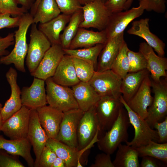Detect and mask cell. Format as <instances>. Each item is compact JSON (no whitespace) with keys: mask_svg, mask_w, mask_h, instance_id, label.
I'll return each instance as SVG.
<instances>
[{"mask_svg":"<svg viewBox=\"0 0 167 167\" xmlns=\"http://www.w3.org/2000/svg\"><path fill=\"white\" fill-rule=\"evenodd\" d=\"M120 100L126 110L130 124L135 130V135L133 139L127 141L126 144L134 148L148 144L151 140L158 142L159 136L157 131L152 129L145 119L141 118L132 110L123 99L122 95Z\"/></svg>","mask_w":167,"mask_h":167,"instance_id":"cell-4","label":"cell"},{"mask_svg":"<svg viewBox=\"0 0 167 167\" xmlns=\"http://www.w3.org/2000/svg\"><path fill=\"white\" fill-rule=\"evenodd\" d=\"M128 49L127 44L125 42L110 69L122 79L128 73L129 62L127 53Z\"/></svg>","mask_w":167,"mask_h":167,"instance_id":"cell-35","label":"cell"},{"mask_svg":"<svg viewBox=\"0 0 167 167\" xmlns=\"http://www.w3.org/2000/svg\"><path fill=\"white\" fill-rule=\"evenodd\" d=\"M46 145L54 152L57 157L65 161L66 167H77L83 155L76 148L70 147L56 139L49 138Z\"/></svg>","mask_w":167,"mask_h":167,"instance_id":"cell-28","label":"cell"},{"mask_svg":"<svg viewBox=\"0 0 167 167\" xmlns=\"http://www.w3.org/2000/svg\"><path fill=\"white\" fill-rule=\"evenodd\" d=\"M149 19H141L134 21L131 27L127 31L130 35L138 36L144 40L146 43L157 53L158 55L164 57L165 44L149 29Z\"/></svg>","mask_w":167,"mask_h":167,"instance_id":"cell-18","label":"cell"},{"mask_svg":"<svg viewBox=\"0 0 167 167\" xmlns=\"http://www.w3.org/2000/svg\"><path fill=\"white\" fill-rule=\"evenodd\" d=\"M45 81L34 77L30 87H24L21 90L22 106L30 109H36L47 104Z\"/></svg>","mask_w":167,"mask_h":167,"instance_id":"cell-16","label":"cell"},{"mask_svg":"<svg viewBox=\"0 0 167 167\" xmlns=\"http://www.w3.org/2000/svg\"><path fill=\"white\" fill-rule=\"evenodd\" d=\"M140 167H159L165 165L161 163L160 160L154 157L146 156L142 157Z\"/></svg>","mask_w":167,"mask_h":167,"instance_id":"cell-48","label":"cell"},{"mask_svg":"<svg viewBox=\"0 0 167 167\" xmlns=\"http://www.w3.org/2000/svg\"><path fill=\"white\" fill-rule=\"evenodd\" d=\"M33 23V17L30 13H25L21 16L18 28L14 33V48L8 54L1 57L0 64H13L18 71L26 72L24 62L28 49L26 35L29 28Z\"/></svg>","mask_w":167,"mask_h":167,"instance_id":"cell-1","label":"cell"},{"mask_svg":"<svg viewBox=\"0 0 167 167\" xmlns=\"http://www.w3.org/2000/svg\"><path fill=\"white\" fill-rule=\"evenodd\" d=\"M123 107L120 108L118 117L112 126L97 142L100 150L110 155L120 143L128 141V129L131 124L127 112Z\"/></svg>","mask_w":167,"mask_h":167,"instance_id":"cell-2","label":"cell"},{"mask_svg":"<svg viewBox=\"0 0 167 167\" xmlns=\"http://www.w3.org/2000/svg\"><path fill=\"white\" fill-rule=\"evenodd\" d=\"M36 110L40 123L48 138L55 139L59 131L64 113L46 105Z\"/></svg>","mask_w":167,"mask_h":167,"instance_id":"cell-21","label":"cell"},{"mask_svg":"<svg viewBox=\"0 0 167 167\" xmlns=\"http://www.w3.org/2000/svg\"><path fill=\"white\" fill-rule=\"evenodd\" d=\"M104 44H97L92 47L71 49H63L65 54L93 64L96 70L99 55Z\"/></svg>","mask_w":167,"mask_h":167,"instance_id":"cell-33","label":"cell"},{"mask_svg":"<svg viewBox=\"0 0 167 167\" xmlns=\"http://www.w3.org/2000/svg\"><path fill=\"white\" fill-rule=\"evenodd\" d=\"M16 0H0V12L16 16H20L27 13L21 7H19Z\"/></svg>","mask_w":167,"mask_h":167,"instance_id":"cell-38","label":"cell"},{"mask_svg":"<svg viewBox=\"0 0 167 167\" xmlns=\"http://www.w3.org/2000/svg\"><path fill=\"white\" fill-rule=\"evenodd\" d=\"M57 157L54 152L46 145L41 154L37 167H51Z\"/></svg>","mask_w":167,"mask_h":167,"instance_id":"cell-42","label":"cell"},{"mask_svg":"<svg viewBox=\"0 0 167 167\" xmlns=\"http://www.w3.org/2000/svg\"><path fill=\"white\" fill-rule=\"evenodd\" d=\"M119 98L112 96H101L95 105L100 131L109 130L117 120L120 109L123 106Z\"/></svg>","mask_w":167,"mask_h":167,"instance_id":"cell-8","label":"cell"},{"mask_svg":"<svg viewBox=\"0 0 167 167\" xmlns=\"http://www.w3.org/2000/svg\"><path fill=\"white\" fill-rule=\"evenodd\" d=\"M139 156H149L157 159L167 164V143H159L153 140L150 141L145 145L135 148Z\"/></svg>","mask_w":167,"mask_h":167,"instance_id":"cell-34","label":"cell"},{"mask_svg":"<svg viewBox=\"0 0 167 167\" xmlns=\"http://www.w3.org/2000/svg\"><path fill=\"white\" fill-rule=\"evenodd\" d=\"M122 79L111 69L95 71L88 82L101 97L112 96L119 97L121 95L120 86Z\"/></svg>","mask_w":167,"mask_h":167,"instance_id":"cell-9","label":"cell"},{"mask_svg":"<svg viewBox=\"0 0 167 167\" xmlns=\"http://www.w3.org/2000/svg\"><path fill=\"white\" fill-rule=\"evenodd\" d=\"M139 51L144 56L147 63V69L150 74V78L158 81L161 77H167V58L157 55L153 49L146 42L140 43Z\"/></svg>","mask_w":167,"mask_h":167,"instance_id":"cell-19","label":"cell"},{"mask_svg":"<svg viewBox=\"0 0 167 167\" xmlns=\"http://www.w3.org/2000/svg\"><path fill=\"white\" fill-rule=\"evenodd\" d=\"M47 104L63 112L78 109L71 88L55 83L52 78L45 80Z\"/></svg>","mask_w":167,"mask_h":167,"instance_id":"cell-3","label":"cell"},{"mask_svg":"<svg viewBox=\"0 0 167 167\" xmlns=\"http://www.w3.org/2000/svg\"><path fill=\"white\" fill-rule=\"evenodd\" d=\"M125 42L124 32L108 39L99 55L96 71L101 72L110 69L114 61Z\"/></svg>","mask_w":167,"mask_h":167,"instance_id":"cell-20","label":"cell"},{"mask_svg":"<svg viewBox=\"0 0 167 167\" xmlns=\"http://www.w3.org/2000/svg\"><path fill=\"white\" fill-rule=\"evenodd\" d=\"M27 138L32 147L35 156L34 167H37L41 154L49 138L40 123L36 109H30Z\"/></svg>","mask_w":167,"mask_h":167,"instance_id":"cell-15","label":"cell"},{"mask_svg":"<svg viewBox=\"0 0 167 167\" xmlns=\"http://www.w3.org/2000/svg\"><path fill=\"white\" fill-rule=\"evenodd\" d=\"M94 0H78L81 5H84L87 3L93 1Z\"/></svg>","mask_w":167,"mask_h":167,"instance_id":"cell-54","label":"cell"},{"mask_svg":"<svg viewBox=\"0 0 167 167\" xmlns=\"http://www.w3.org/2000/svg\"><path fill=\"white\" fill-rule=\"evenodd\" d=\"M102 2H103L104 3H105L108 0H101Z\"/></svg>","mask_w":167,"mask_h":167,"instance_id":"cell-55","label":"cell"},{"mask_svg":"<svg viewBox=\"0 0 167 167\" xmlns=\"http://www.w3.org/2000/svg\"><path fill=\"white\" fill-rule=\"evenodd\" d=\"M83 20L79 28H92L99 31L105 29L111 13L101 0H94L82 6Z\"/></svg>","mask_w":167,"mask_h":167,"instance_id":"cell-7","label":"cell"},{"mask_svg":"<svg viewBox=\"0 0 167 167\" xmlns=\"http://www.w3.org/2000/svg\"><path fill=\"white\" fill-rule=\"evenodd\" d=\"M83 20L82 9L73 14L71 17L67 26L60 35V44L63 49H68L71 43L76 35L79 26Z\"/></svg>","mask_w":167,"mask_h":167,"instance_id":"cell-32","label":"cell"},{"mask_svg":"<svg viewBox=\"0 0 167 167\" xmlns=\"http://www.w3.org/2000/svg\"><path fill=\"white\" fill-rule=\"evenodd\" d=\"M149 72L147 69L134 73H128L122 79L120 92L127 103L138 91L145 78Z\"/></svg>","mask_w":167,"mask_h":167,"instance_id":"cell-29","label":"cell"},{"mask_svg":"<svg viewBox=\"0 0 167 167\" xmlns=\"http://www.w3.org/2000/svg\"><path fill=\"white\" fill-rule=\"evenodd\" d=\"M107 39L105 30L95 32L79 28L68 49L88 48L97 44H104Z\"/></svg>","mask_w":167,"mask_h":167,"instance_id":"cell-26","label":"cell"},{"mask_svg":"<svg viewBox=\"0 0 167 167\" xmlns=\"http://www.w3.org/2000/svg\"><path fill=\"white\" fill-rule=\"evenodd\" d=\"M51 167H66V165L65 161L62 159L57 156Z\"/></svg>","mask_w":167,"mask_h":167,"instance_id":"cell-50","label":"cell"},{"mask_svg":"<svg viewBox=\"0 0 167 167\" xmlns=\"http://www.w3.org/2000/svg\"><path fill=\"white\" fill-rule=\"evenodd\" d=\"M61 12L64 14L71 15L82 9V6L78 0H55Z\"/></svg>","mask_w":167,"mask_h":167,"instance_id":"cell-39","label":"cell"},{"mask_svg":"<svg viewBox=\"0 0 167 167\" xmlns=\"http://www.w3.org/2000/svg\"><path fill=\"white\" fill-rule=\"evenodd\" d=\"M150 79L154 96L152 104L148 109L145 120L152 128L155 123L160 122L167 116V79L166 77L158 81Z\"/></svg>","mask_w":167,"mask_h":167,"instance_id":"cell-5","label":"cell"},{"mask_svg":"<svg viewBox=\"0 0 167 167\" xmlns=\"http://www.w3.org/2000/svg\"><path fill=\"white\" fill-rule=\"evenodd\" d=\"M72 59L76 73L80 81L88 82L96 71L94 65L89 62L77 58L72 57Z\"/></svg>","mask_w":167,"mask_h":167,"instance_id":"cell-36","label":"cell"},{"mask_svg":"<svg viewBox=\"0 0 167 167\" xmlns=\"http://www.w3.org/2000/svg\"><path fill=\"white\" fill-rule=\"evenodd\" d=\"M71 87L79 108L84 112L94 106L101 97L88 82L80 81Z\"/></svg>","mask_w":167,"mask_h":167,"instance_id":"cell-25","label":"cell"},{"mask_svg":"<svg viewBox=\"0 0 167 167\" xmlns=\"http://www.w3.org/2000/svg\"><path fill=\"white\" fill-rule=\"evenodd\" d=\"M115 159L114 167H139V155L135 148L120 143L118 146Z\"/></svg>","mask_w":167,"mask_h":167,"instance_id":"cell-30","label":"cell"},{"mask_svg":"<svg viewBox=\"0 0 167 167\" xmlns=\"http://www.w3.org/2000/svg\"><path fill=\"white\" fill-rule=\"evenodd\" d=\"M110 155L105 152L97 154L95 157L94 162L90 167H114Z\"/></svg>","mask_w":167,"mask_h":167,"instance_id":"cell-44","label":"cell"},{"mask_svg":"<svg viewBox=\"0 0 167 167\" xmlns=\"http://www.w3.org/2000/svg\"><path fill=\"white\" fill-rule=\"evenodd\" d=\"M51 78L56 83L69 87H72L80 81L76 75L72 57L66 54L62 58Z\"/></svg>","mask_w":167,"mask_h":167,"instance_id":"cell-24","label":"cell"},{"mask_svg":"<svg viewBox=\"0 0 167 167\" xmlns=\"http://www.w3.org/2000/svg\"><path fill=\"white\" fill-rule=\"evenodd\" d=\"M63 113L59 131L55 139L70 147L77 148L78 126L84 112L78 108Z\"/></svg>","mask_w":167,"mask_h":167,"instance_id":"cell-11","label":"cell"},{"mask_svg":"<svg viewBox=\"0 0 167 167\" xmlns=\"http://www.w3.org/2000/svg\"><path fill=\"white\" fill-rule=\"evenodd\" d=\"M65 54L63 49L60 44L52 45L36 69L30 73L31 75L45 81L52 77Z\"/></svg>","mask_w":167,"mask_h":167,"instance_id":"cell-13","label":"cell"},{"mask_svg":"<svg viewBox=\"0 0 167 167\" xmlns=\"http://www.w3.org/2000/svg\"><path fill=\"white\" fill-rule=\"evenodd\" d=\"M17 76L16 71L12 67L10 68L6 74V79L11 88V94L2 109L3 122L19 110L22 106L21 90L17 83Z\"/></svg>","mask_w":167,"mask_h":167,"instance_id":"cell-17","label":"cell"},{"mask_svg":"<svg viewBox=\"0 0 167 167\" xmlns=\"http://www.w3.org/2000/svg\"><path fill=\"white\" fill-rule=\"evenodd\" d=\"M157 130L159 136L158 142L159 143H165L167 142V117H166L162 122L155 123L153 128Z\"/></svg>","mask_w":167,"mask_h":167,"instance_id":"cell-45","label":"cell"},{"mask_svg":"<svg viewBox=\"0 0 167 167\" xmlns=\"http://www.w3.org/2000/svg\"><path fill=\"white\" fill-rule=\"evenodd\" d=\"M9 14L0 12V30L4 28H12L18 27L21 16L12 17Z\"/></svg>","mask_w":167,"mask_h":167,"instance_id":"cell-43","label":"cell"},{"mask_svg":"<svg viewBox=\"0 0 167 167\" xmlns=\"http://www.w3.org/2000/svg\"><path fill=\"white\" fill-rule=\"evenodd\" d=\"M41 0H35V1L32 6L30 9V14L32 17L34 15L38 5Z\"/></svg>","mask_w":167,"mask_h":167,"instance_id":"cell-51","label":"cell"},{"mask_svg":"<svg viewBox=\"0 0 167 167\" xmlns=\"http://www.w3.org/2000/svg\"><path fill=\"white\" fill-rule=\"evenodd\" d=\"M134 0H127L126 2L124 7V10H128L131 7Z\"/></svg>","mask_w":167,"mask_h":167,"instance_id":"cell-52","label":"cell"},{"mask_svg":"<svg viewBox=\"0 0 167 167\" xmlns=\"http://www.w3.org/2000/svg\"><path fill=\"white\" fill-rule=\"evenodd\" d=\"M31 147L27 138L8 140L0 135V149L10 154L21 156L29 167H33L34 161L31 154Z\"/></svg>","mask_w":167,"mask_h":167,"instance_id":"cell-23","label":"cell"},{"mask_svg":"<svg viewBox=\"0 0 167 167\" xmlns=\"http://www.w3.org/2000/svg\"><path fill=\"white\" fill-rule=\"evenodd\" d=\"M95 106L84 112L79 121L77 131L76 148L78 150L82 149L89 144L96 133L100 131Z\"/></svg>","mask_w":167,"mask_h":167,"instance_id":"cell-12","label":"cell"},{"mask_svg":"<svg viewBox=\"0 0 167 167\" xmlns=\"http://www.w3.org/2000/svg\"><path fill=\"white\" fill-rule=\"evenodd\" d=\"M30 109L22 106L20 109L3 122L1 131L11 139L27 138Z\"/></svg>","mask_w":167,"mask_h":167,"instance_id":"cell-10","label":"cell"},{"mask_svg":"<svg viewBox=\"0 0 167 167\" xmlns=\"http://www.w3.org/2000/svg\"><path fill=\"white\" fill-rule=\"evenodd\" d=\"M2 38L0 36V39Z\"/></svg>","mask_w":167,"mask_h":167,"instance_id":"cell-56","label":"cell"},{"mask_svg":"<svg viewBox=\"0 0 167 167\" xmlns=\"http://www.w3.org/2000/svg\"><path fill=\"white\" fill-rule=\"evenodd\" d=\"M127 0H108L105 4L111 13L124 10L125 4Z\"/></svg>","mask_w":167,"mask_h":167,"instance_id":"cell-47","label":"cell"},{"mask_svg":"<svg viewBox=\"0 0 167 167\" xmlns=\"http://www.w3.org/2000/svg\"><path fill=\"white\" fill-rule=\"evenodd\" d=\"M18 4L20 5L24 10L28 12L34 3L35 0H16Z\"/></svg>","mask_w":167,"mask_h":167,"instance_id":"cell-49","label":"cell"},{"mask_svg":"<svg viewBox=\"0 0 167 167\" xmlns=\"http://www.w3.org/2000/svg\"><path fill=\"white\" fill-rule=\"evenodd\" d=\"M61 12L55 0H41L33 17V23L42 24L56 17Z\"/></svg>","mask_w":167,"mask_h":167,"instance_id":"cell-31","label":"cell"},{"mask_svg":"<svg viewBox=\"0 0 167 167\" xmlns=\"http://www.w3.org/2000/svg\"><path fill=\"white\" fill-rule=\"evenodd\" d=\"M2 107V105L0 102V133L1 132V129L3 123L1 114V110Z\"/></svg>","mask_w":167,"mask_h":167,"instance_id":"cell-53","label":"cell"},{"mask_svg":"<svg viewBox=\"0 0 167 167\" xmlns=\"http://www.w3.org/2000/svg\"><path fill=\"white\" fill-rule=\"evenodd\" d=\"M18 156L0 149V167H24Z\"/></svg>","mask_w":167,"mask_h":167,"instance_id":"cell-41","label":"cell"},{"mask_svg":"<svg viewBox=\"0 0 167 167\" xmlns=\"http://www.w3.org/2000/svg\"><path fill=\"white\" fill-rule=\"evenodd\" d=\"M51 45L47 38L38 29L37 24H32L26 60V65L30 73L36 69Z\"/></svg>","mask_w":167,"mask_h":167,"instance_id":"cell-6","label":"cell"},{"mask_svg":"<svg viewBox=\"0 0 167 167\" xmlns=\"http://www.w3.org/2000/svg\"><path fill=\"white\" fill-rule=\"evenodd\" d=\"M15 43L14 33H9L4 37L0 39V57L6 56L10 53L6 49Z\"/></svg>","mask_w":167,"mask_h":167,"instance_id":"cell-46","label":"cell"},{"mask_svg":"<svg viewBox=\"0 0 167 167\" xmlns=\"http://www.w3.org/2000/svg\"><path fill=\"white\" fill-rule=\"evenodd\" d=\"M144 10L141 5L125 11L111 13L105 29L107 39L124 32L128 25L135 19L141 16Z\"/></svg>","mask_w":167,"mask_h":167,"instance_id":"cell-14","label":"cell"},{"mask_svg":"<svg viewBox=\"0 0 167 167\" xmlns=\"http://www.w3.org/2000/svg\"><path fill=\"white\" fill-rule=\"evenodd\" d=\"M139 4L144 10L153 11L159 13H163L166 10L165 0H138Z\"/></svg>","mask_w":167,"mask_h":167,"instance_id":"cell-40","label":"cell"},{"mask_svg":"<svg viewBox=\"0 0 167 167\" xmlns=\"http://www.w3.org/2000/svg\"><path fill=\"white\" fill-rule=\"evenodd\" d=\"M151 88L149 74L145 78L138 91L127 103L132 110L144 119L147 116L148 109L153 101Z\"/></svg>","mask_w":167,"mask_h":167,"instance_id":"cell-22","label":"cell"},{"mask_svg":"<svg viewBox=\"0 0 167 167\" xmlns=\"http://www.w3.org/2000/svg\"><path fill=\"white\" fill-rule=\"evenodd\" d=\"M71 15L60 14L48 22L39 24L38 29L46 36L51 45L60 44L61 32L69 22Z\"/></svg>","mask_w":167,"mask_h":167,"instance_id":"cell-27","label":"cell"},{"mask_svg":"<svg viewBox=\"0 0 167 167\" xmlns=\"http://www.w3.org/2000/svg\"><path fill=\"white\" fill-rule=\"evenodd\" d=\"M127 53L129 62L128 73L136 72L147 69L146 61L141 52H135L129 49Z\"/></svg>","mask_w":167,"mask_h":167,"instance_id":"cell-37","label":"cell"}]
</instances>
